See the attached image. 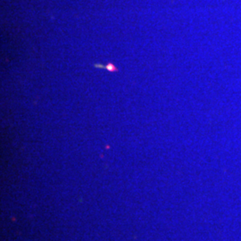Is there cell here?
Instances as JSON below:
<instances>
[{
  "instance_id": "6da1fadb",
  "label": "cell",
  "mask_w": 241,
  "mask_h": 241,
  "mask_svg": "<svg viewBox=\"0 0 241 241\" xmlns=\"http://www.w3.org/2000/svg\"><path fill=\"white\" fill-rule=\"evenodd\" d=\"M95 66L97 67V68H100V69H106V70H107V71H111V72H113V71H118L119 70L115 67V66L113 65L112 63H109L107 65H95Z\"/></svg>"
}]
</instances>
